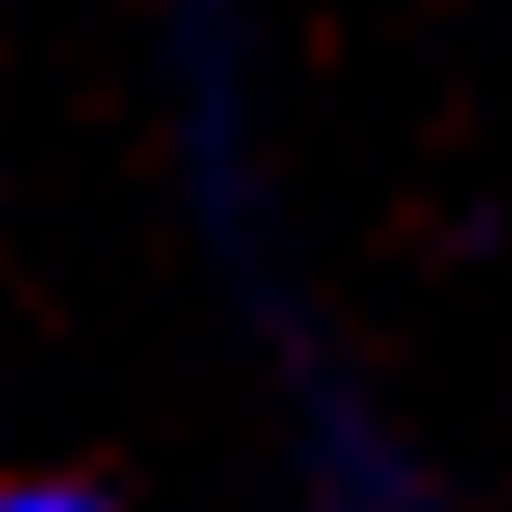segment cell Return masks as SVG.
I'll return each instance as SVG.
<instances>
[{
  "mask_svg": "<svg viewBox=\"0 0 512 512\" xmlns=\"http://www.w3.org/2000/svg\"><path fill=\"white\" fill-rule=\"evenodd\" d=\"M0 512H108V499L68 486V472H27V486H0Z\"/></svg>",
  "mask_w": 512,
  "mask_h": 512,
  "instance_id": "cell-1",
  "label": "cell"
}]
</instances>
